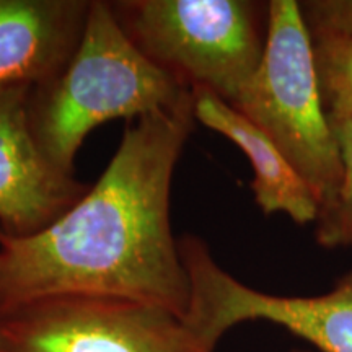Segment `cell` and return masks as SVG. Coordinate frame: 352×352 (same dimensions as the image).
I'll return each instance as SVG.
<instances>
[{
	"label": "cell",
	"mask_w": 352,
	"mask_h": 352,
	"mask_svg": "<svg viewBox=\"0 0 352 352\" xmlns=\"http://www.w3.org/2000/svg\"><path fill=\"white\" fill-rule=\"evenodd\" d=\"M195 100L127 121L87 195L30 236L0 232V316L63 294L131 298L184 316L189 280L170 226L171 179Z\"/></svg>",
	"instance_id": "obj_1"
},
{
	"label": "cell",
	"mask_w": 352,
	"mask_h": 352,
	"mask_svg": "<svg viewBox=\"0 0 352 352\" xmlns=\"http://www.w3.org/2000/svg\"><path fill=\"white\" fill-rule=\"evenodd\" d=\"M192 98L127 38L111 3L91 0L76 52L59 76L32 87L28 121L39 152L52 166L76 175V157L95 127L171 109Z\"/></svg>",
	"instance_id": "obj_2"
},
{
	"label": "cell",
	"mask_w": 352,
	"mask_h": 352,
	"mask_svg": "<svg viewBox=\"0 0 352 352\" xmlns=\"http://www.w3.org/2000/svg\"><path fill=\"white\" fill-rule=\"evenodd\" d=\"M118 23L145 57L189 88L233 104L261 64L267 13L248 0H120Z\"/></svg>",
	"instance_id": "obj_3"
},
{
	"label": "cell",
	"mask_w": 352,
	"mask_h": 352,
	"mask_svg": "<svg viewBox=\"0 0 352 352\" xmlns=\"http://www.w3.org/2000/svg\"><path fill=\"white\" fill-rule=\"evenodd\" d=\"M270 138L320 206L334 195L342 165L324 113L300 3L272 0L261 64L232 104Z\"/></svg>",
	"instance_id": "obj_4"
},
{
	"label": "cell",
	"mask_w": 352,
	"mask_h": 352,
	"mask_svg": "<svg viewBox=\"0 0 352 352\" xmlns=\"http://www.w3.org/2000/svg\"><path fill=\"white\" fill-rule=\"evenodd\" d=\"M178 246L189 280L184 323L206 352H214L220 338L245 321L279 324L321 352H352V271L321 296H271L223 271L197 236L184 235Z\"/></svg>",
	"instance_id": "obj_5"
},
{
	"label": "cell",
	"mask_w": 352,
	"mask_h": 352,
	"mask_svg": "<svg viewBox=\"0 0 352 352\" xmlns=\"http://www.w3.org/2000/svg\"><path fill=\"white\" fill-rule=\"evenodd\" d=\"M0 352H206L182 316L131 298L63 294L0 316Z\"/></svg>",
	"instance_id": "obj_6"
},
{
	"label": "cell",
	"mask_w": 352,
	"mask_h": 352,
	"mask_svg": "<svg viewBox=\"0 0 352 352\" xmlns=\"http://www.w3.org/2000/svg\"><path fill=\"white\" fill-rule=\"evenodd\" d=\"M30 90L0 88V232L10 236L41 232L88 191L39 152L28 121Z\"/></svg>",
	"instance_id": "obj_7"
},
{
	"label": "cell",
	"mask_w": 352,
	"mask_h": 352,
	"mask_svg": "<svg viewBox=\"0 0 352 352\" xmlns=\"http://www.w3.org/2000/svg\"><path fill=\"white\" fill-rule=\"evenodd\" d=\"M91 0H0V88L38 87L63 72Z\"/></svg>",
	"instance_id": "obj_8"
},
{
	"label": "cell",
	"mask_w": 352,
	"mask_h": 352,
	"mask_svg": "<svg viewBox=\"0 0 352 352\" xmlns=\"http://www.w3.org/2000/svg\"><path fill=\"white\" fill-rule=\"evenodd\" d=\"M196 121L236 144L252 162V189L266 215L285 214L298 226L315 222L320 201L276 144L239 109L208 88H192Z\"/></svg>",
	"instance_id": "obj_9"
},
{
	"label": "cell",
	"mask_w": 352,
	"mask_h": 352,
	"mask_svg": "<svg viewBox=\"0 0 352 352\" xmlns=\"http://www.w3.org/2000/svg\"><path fill=\"white\" fill-rule=\"evenodd\" d=\"M300 10L329 124L352 120V0L302 2Z\"/></svg>",
	"instance_id": "obj_10"
},
{
	"label": "cell",
	"mask_w": 352,
	"mask_h": 352,
	"mask_svg": "<svg viewBox=\"0 0 352 352\" xmlns=\"http://www.w3.org/2000/svg\"><path fill=\"white\" fill-rule=\"evenodd\" d=\"M329 126L340 151L342 175L334 195L320 206L315 235L324 248H341L352 246V120Z\"/></svg>",
	"instance_id": "obj_11"
},
{
	"label": "cell",
	"mask_w": 352,
	"mask_h": 352,
	"mask_svg": "<svg viewBox=\"0 0 352 352\" xmlns=\"http://www.w3.org/2000/svg\"><path fill=\"white\" fill-rule=\"evenodd\" d=\"M290 352H308V351H305V349H294V351H290Z\"/></svg>",
	"instance_id": "obj_12"
}]
</instances>
